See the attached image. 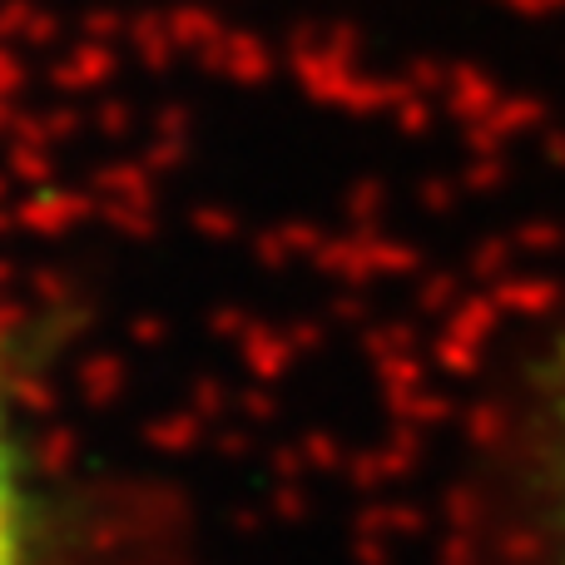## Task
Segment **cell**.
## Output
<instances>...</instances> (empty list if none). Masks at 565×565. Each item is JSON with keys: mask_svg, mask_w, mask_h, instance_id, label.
Segmentation results:
<instances>
[{"mask_svg": "<svg viewBox=\"0 0 565 565\" xmlns=\"http://www.w3.org/2000/svg\"><path fill=\"white\" fill-rule=\"evenodd\" d=\"M531 561L565 565V348L536 372L531 397Z\"/></svg>", "mask_w": 565, "mask_h": 565, "instance_id": "6da1fadb", "label": "cell"}, {"mask_svg": "<svg viewBox=\"0 0 565 565\" xmlns=\"http://www.w3.org/2000/svg\"><path fill=\"white\" fill-rule=\"evenodd\" d=\"M30 561V501L25 481H20V457L10 441L6 412H0V565H25Z\"/></svg>", "mask_w": 565, "mask_h": 565, "instance_id": "7a4b0ae2", "label": "cell"}]
</instances>
